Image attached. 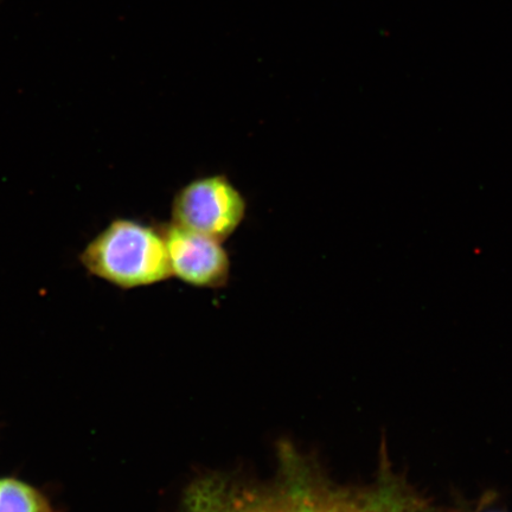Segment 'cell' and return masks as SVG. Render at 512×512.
<instances>
[{
	"label": "cell",
	"mask_w": 512,
	"mask_h": 512,
	"mask_svg": "<svg viewBox=\"0 0 512 512\" xmlns=\"http://www.w3.org/2000/svg\"><path fill=\"white\" fill-rule=\"evenodd\" d=\"M184 512H435L431 503L387 467L366 486H342L294 452L262 485L211 477L188 492Z\"/></svg>",
	"instance_id": "1"
},
{
	"label": "cell",
	"mask_w": 512,
	"mask_h": 512,
	"mask_svg": "<svg viewBox=\"0 0 512 512\" xmlns=\"http://www.w3.org/2000/svg\"><path fill=\"white\" fill-rule=\"evenodd\" d=\"M88 273L123 290L172 278L162 229L139 221L113 220L80 255Z\"/></svg>",
	"instance_id": "2"
},
{
	"label": "cell",
	"mask_w": 512,
	"mask_h": 512,
	"mask_svg": "<svg viewBox=\"0 0 512 512\" xmlns=\"http://www.w3.org/2000/svg\"><path fill=\"white\" fill-rule=\"evenodd\" d=\"M247 203L224 175L194 179L172 201V223L219 242L227 241L245 220Z\"/></svg>",
	"instance_id": "3"
},
{
	"label": "cell",
	"mask_w": 512,
	"mask_h": 512,
	"mask_svg": "<svg viewBox=\"0 0 512 512\" xmlns=\"http://www.w3.org/2000/svg\"><path fill=\"white\" fill-rule=\"evenodd\" d=\"M168 248L172 277L200 288H221L230 275L222 242L169 222L159 226Z\"/></svg>",
	"instance_id": "4"
},
{
	"label": "cell",
	"mask_w": 512,
	"mask_h": 512,
	"mask_svg": "<svg viewBox=\"0 0 512 512\" xmlns=\"http://www.w3.org/2000/svg\"><path fill=\"white\" fill-rule=\"evenodd\" d=\"M0 512H54L40 491L16 478H0Z\"/></svg>",
	"instance_id": "5"
},
{
	"label": "cell",
	"mask_w": 512,
	"mask_h": 512,
	"mask_svg": "<svg viewBox=\"0 0 512 512\" xmlns=\"http://www.w3.org/2000/svg\"><path fill=\"white\" fill-rule=\"evenodd\" d=\"M488 512H497V511H488Z\"/></svg>",
	"instance_id": "6"
}]
</instances>
